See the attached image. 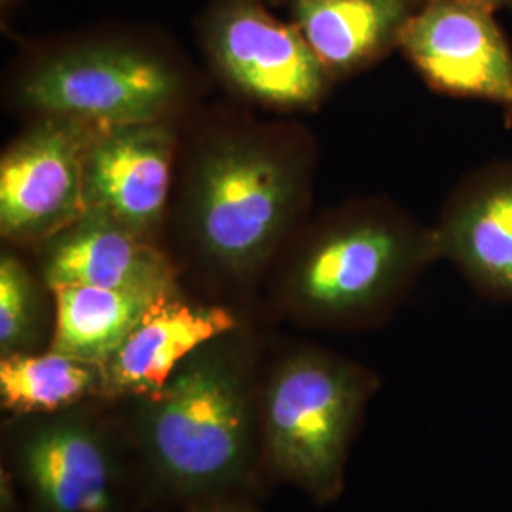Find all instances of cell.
<instances>
[{"label": "cell", "instance_id": "cell-1", "mask_svg": "<svg viewBox=\"0 0 512 512\" xmlns=\"http://www.w3.org/2000/svg\"><path fill=\"white\" fill-rule=\"evenodd\" d=\"M247 406L236 365L203 346L147 399L143 437L156 469L186 492L234 480L249 452Z\"/></svg>", "mask_w": 512, "mask_h": 512}, {"label": "cell", "instance_id": "cell-2", "mask_svg": "<svg viewBox=\"0 0 512 512\" xmlns=\"http://www.w3.org/2000/svg\"><path fill=\"white\" fill-rule=\"evenodd\" d=\"M372 378L323 353H302L275 372L264 427L277 469L315 499L336 497Z\"/></svg>", "mask_w": 512, "mask_h": 512}, {"label": "cell", "instance_id": "cell-3", "mask_svg": "<svg viewBox=\"0 0 512 512\" xmlns=\"http://www.w3.org/2000/svg\"><path fill=\"white\" fill-rule=\"evenodd\" d=\"M433 260V228L391 211L359 209L315 238L298 262L294 289L313 315L359 319L382 310Z\"/></svg>", "mask_w": 512, "mask_h": 512}, {"label": "cell", "instance_id": "cell-4", "mask_svg": "<svg viewBox=\"0 0 512 512\" xmlns=\"http://www.w3.org/2000/svg\"><path fill=\"white\" fill-rule=\"evenodd\" d=\"M294 190L291 169L270 150L213 148L194 186V226L207 255L234 272L255 268L289 219Z\"/></svg>", "mask_w": 512, "mask_h": 512}, {"label": "cell", "instance_id": "cell-5", "mask_svg": "<svg viewBox=\"0 0 512 512\" xmlns=\"http://www.w3.org/2000/svg\"><path fill=\"white\" fill-rule=\"evenodd\" d=\"M181 92L177 74L154 55L122 48H80L44 61L21 86L25 105L95 126L158 122Z\"/></svg>", "mask_w": 512, "mask_h": 512}, {"label": "cell", "instance_id": "cell-6", "mask_svg": "<svg viewBox=\"0 0 512 512\" xmlns=\"http://www.w3.org/2000/svg\"><path fill=\"white\" fill-rule=\"evenodd\" d=\"M399 48L435 92L490 103L512 126V48L495 10L473 0H420Z\"/></svg>", "mask_w": 512, "mask_h": 512}, {"label": "cell", "instance_id": "cell-7", "mask_svg": "<svg viewBox=\"0 0 512 512\" xmlns=\"http://www.w3.org/2000/svg\"><path fill=\"white\" fill-rule=\"evenodd\" d=\"M101 128L48 116L6 150L0 162L4 238L48 241L86 213V156Z\"/></svg>", "mask_w": 512, "mask_h": 512}, {"label": "cell", "instance_id": "cell-8", "mask_svg": "<svg viewBox=\"0 0 512 512\" xmlns=\"http://www.w3.org/2000/svg\"><path fill=\"white\" fill-rule=\"evenodd\" d=\"M209 50L238 90L275 107L315 105L332 78L298 27L256 0L222 6L209 29Z\"/></svg>", "mask_w": 512, "mask_h": 512}, {"label": "cell", "instance_id": "cell-9", "mask_svg": "<svg viewBox=\"0 0 512 512\" xmlns=\"http://www.w3.org/2000/svg\"><path fill=\"white\" fill-rule=\"evenodd\" d=\"M439 258L476 293L512 304V160H492L461 177L433 228Z\"/></svg>", "mask_w": 512, "mask_h": 512}, {"label": "cell", "instance_id": "cell-10", "mask_svg": "<svg viewBox=\"0 0 512 512\" xmlns=\"http://www.w3.org/2000/svg\"><path fill=\"white\" fill-rule=\"evenodd\" d=\"M171 158L173 137L160 120L101 128L86 156L88 209H103L148 238L164 217Z\"/></svg>", "mask_w": 512, "mask_h": 512}, {"label": "cell", "instance_id": "cell-11", "mask_svg": "<svg viewBox=\"0 0 512 512\" xmlns=\"http://www.w3.org/2000/svg\"><path fill=\"white\" fill-rule=\"evenodd\" d=\"M44 281L118 291L175 294V272L148 238L133 232L103 209L86 213L48 239Z\"/></svg>", "mask_w": 512, "mask_h": 512}, {"label": "cell", "instance_id": "cell-12", "mask_svg": "<svg viewBox=\"0 0 512 512\" xmlns=\"http://www.w3.org/2000/svg\"><path fill=\"white\" fill-rule=\"evenodd\" d=\"M234 327L236 319L224 308L192 306L175 294L165 296L103 366L105 393L145 399L156 395L186 359Z\"/></svg>", "mask_w": 512, "mask_h": 512}, {"label": "cell", "instance_id": "cell-13", "mask_svg": "<svg viewBox=\"0 0 512 512\" xmlns=\"http://www.w3.org/2000/svg\"><path fill=\"white\" fill-rule=\"evenodd\" d=\"M19 469L46 512L114 509V463L90 425L63 420L38 427L21 444Z\"/></svg>", "mask_w": 512, "mask_h": 512}, {"label": "cell", "instance_id": "cell-14", "mask_svg": "<svg viewBox=\"0 0 512 512\" xmlns=\"http://www.w3.org/2000/svg\"><path fill=\"white\" fill-rule=\"evenodd\" d=\"M420 0H293L294 25L330 76L366 69L399 46Z\"/></svg>", "mask_w": 512, "mask_h": 512}, {"label": "cell", "instance_id": "cell-15", "mask_svg": "<svg viewBox=\"0 0 512 512\" xmlns=\"http://www.w3.org/2000/svg\"><path fill=\"white\" fill-rule=\"evenodd\" d=\"M55 296L52 349L105 366L158 300L169 294L61 285Z\"/></svg>", "mask_w": 512, "mask_h": 512}, {"label": "cell", "instance_id": "cell-16", "mask_svg": "<svg viewBox=\"0 0 512 512\" xmlns=\"http://www.w3.org/2000/svg\"><path fill=\"white\" fill-rule=\"evenodd\" d=\"M105 391L103 366L50 349L8 353L0 361V401L16 414H55Z\"/></svg>", "mask_w": 512, "mask_h": 512}, {"label": "cell", "instance_id": "cell-17", "mask_svg": "<svg viewBox=\"0 0 512 512\" xmlns=\"http://www.w3.org/2000/svg\"><path fill=\"white\" fill-rule=\"evenodd\" d=\"M37 323L33 279L16 256L0 258V348L2 355L29 344Z\"/></svg>", "mask_w": 512, "mask_h": 512}, {"label": "cell", "instance_id": "cell-18", "mask_svg": "<svg viewBox=\"0 0 512 512\" xmlns=\"http://www.w3.org/2000/svg\"><path fill=\"white\" fill-rule=\"evenodd\" d=\"M473 2H478V4H484V6H488V8H492V10H503V8H512V0H473Z\"/></svg>", "mask_w": 512, "mask_h": 512}, {"label": "cell", "instance_id": "cell-19", "mask_svg": "<svg viewBox=\"0 0 512 512\" xmlns=\"http://www.w3.org/2000/svg\"><path fill=\"white\" fill-rule=\"evenodd\" d=\"M215 512H243V511H238V509H219V511H215Z\"/></svg>", "mask_w": 512, "mask_h": 512}, {"label": "cell", "instance_id": "cell-20", "mask_svg": "<svg viewBox=\"0 0 512 512\" xmlns=\"http://www.w3.org/2000/svg\"><path fill=\"white\" fill-rule=\"evenodd\" d=\"M10 2H12V0H0V4H2V6H6V4H10Z\"/></svg>", "mask_w": 512, "mask_h": 512}]
</instances>
